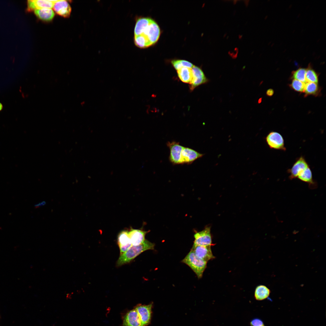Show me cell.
<instances>
[{"label":"cell","mask_w":326,"mask_h":326,"mask_svg":"<svg viewBox=\"0 0 326 326\" xmlns=\"http://www.w3.org/2000/svg\"><path fill=\"white\" fill-rule=\"evenodd\" d=\"M155 244L145 240L141 244L132 245L124 253L120 255L116 263L118 267L128 263L144 251L154 250Z\"/></svg>","instance_id":"cell-1"},{"label":"cell","mask_w":326,"mask_h":326,"mask_svg":"<svg viewBox=\"0 0 326 326\" xmlns=\"http://www.w3.org/2000/svg\"><path fill=\"white\" fill-rule=\"evenodd\" d=\"M181 262L189 266L197 275L198 279L201 278L206 267L207 262L197 257L192 251L187 254Z\"/></svg>","instance_id":"cell-2"},{"label":"cell","mask_w":326,"mask_h":326,"mask_svg":"<svg viewBox=\"0 0 326 326\" xmlns=\"http://www.w3.org/2000/svg\"><path fill=\"white\" fill-rule=\"evenodd\" d=\"M266 141L271 149L285 151L283 138L279 133L272 131L269 133L266 137Z\"/></svg>","instance_id":"cell-3"},{"label":"cell","mask_w":326,"mask_h":326,"mask_svg":"<svg viewBox=\"0 0 326 326\" xmlns=\"http://www.w3.org/2000/svg\"><path fill=\"white\" fill-rule=\"evenodd\" d=\"M160 33V31L159 26L153 20L140 35L145 37L152 45L158 41Z\"/></svg>","instance_id":"cell-4"},{"label":"cell","mask_w":326,"mask_h":326,"mask_svg":"<svg viewBox=\"0 0 326 326\" xmlns=\"http://www.w3.org/2000/svg\"><path fill=\"white\" fill-rule=\"evenodd\" d=\"M194 236L195 240L193 246L213 245L210 227H207L202 231L196 232Z\"/></svg>","instance_id":"cell-5"},{"label":"cell","mask_w":326,"mask_h":326,"mask_svg":"<svg viewBox=\"0 0 326 326\" xmlns=\"http://www.w3.org/2000/svg\"><path fill=\"white\" fill-rule=\"evenodd\" d=\"M203 154L189 148L183 147L182 150L179 164H190L198 158L202 157Z\"/></svg>","instance_id":"cell-6"},{"label":"cell","mask_w":326,"mask_h":326,"mask_svg":"<svg viewBox=\"0 0 326 326\" xmlns=\"http://www.w3.org/2000/svg\"><path fill=\"white\" fill-rule=\"evenodd\" d=\"M152 303L148 305H137L135 308L143 326L148 325L150 323L151 317Z\"/></svg>","instance_id":"cell-7"},{"label":"cell","mask_w":326,"mask_h":326,"mask_svg":"<svg viewBox=\"0 0 326 326\" xmlns=\"http://www.w3.org/2000/svg\"><path fill=\"white\" fill-rule=\"evenodd\" d=\"M170 150L169 160L173 164H179L181 152L183 146L179 142L173 141L168 142L167 143Z\"/></svg>","instance_id":"cell-8"},{"label":"cell","mask_w":326,"mask_h":326,"mask_svg":"<svg viewBox=\"0 0 326 326\" xmlns=\"http://www.w3.org/2000/svg\"><path fill=\"white\" fill-rule=\"evenodd\" d=\"M193 78L190 84V89L193 90L197 86L207 83L209 79L205 76L202 70L199 67L194 66L192 68Z\"/></svg>","instance_id":"cell-9"},{"label":"cell","mask_w":326,"mask_h":326,"mask_svg":"<svg viewBox=\"0 0 326 326\" xmlns=\"http://www.w3.org/2000/svg\"><path fill=\"white\" fill-rule=\"evenodd\" d=\"M191 250L197 257L207 262L215 258L212 252L211 245L193 246Z\"/></svg>","instance_id":"cell-10"},{"label":"cell","mask_w":326,"mask_h":326,"mask_svg":"<svg viewBox=\"0 0 326 326\" xmlns=\"http://www.w3.org/2000/svg\"><path fill=\"white\" fill-rule=\"evenodd\" d=\"M308 166L304 158L302 156L300 157L296 160L291 168L288 170V172L290 174V179L297 178L299 173Z\"/></svg>","instance_id":"cell-11"},{"label":"cell","mask_w":326,"mask_h":326,"mask_svg":"<svg viewBox=\"0 0 326 326\" xmlns=\"http://www.w3.org/2000/svg\"><path fill=\"white\" fill-rule=\"evenodd\" d=\"M56 0H29L27 1V11H28L37 9L52 8Z\"/></svg>","instance_id":"cell-12"},{"label":"cell","mask_w":326,"mask_h":326,"mask_svg":"<svg viewBox=\"0 0 326 326\" xmlns=\"http://www.w3.org/2000/svg\"><path fill=\"white\" fill-rule=\"evenodd\" d=\"M53 8L56 14L62 17L68 18L70 16L71 8L67 1L56 0Z\"/></svg>","instance_id":"cell-13"},{"label":"cell","mask_w":326,"mask_h":326,"mask_svg":"<svg viewBox=\"0 0 326 326\" xmlns=\"http://www.w3.org/2000/svg\"><path fill=\"white\" fill-rule=\"evenodd\" d=\"M123 326H143L135 309L126 313L123 317Z\"/></svg>","instance_id":"cell-14"},{"label":"cell","mask_w":326,"mask_h":326,"mask_svg":"<svg viewBox=\"0 0 326 326\" xmlns=\"http://www.w3.org/2000/svg\"><path fill=\"white\" fill-rule=\"evenodd\" d=\"M117 243L120 250V255L126 252L132 246L128 231L123 230L119 233L117 237Z\"/></svg>","instance_id":"cell-15"},{"label":"cell","mask_w":326,"mask_h":326,"mask_svg":"<svg viewBox=\"0 0 326 326\" xmlns=\"http://www.w3.org/2000/svg\"><path fill=\"white\" fill-rule=\"evenodd\" d=\"M149 231L131 228L128 231V235L132 245L137 246L142 243L145 240L146 234Z\"/></svg>","instance_id":"cell-16"},{"label":"cell","mask_w":326,"mask_h":326,"mask_svg":"<svg viewBox=\"0 0 326 326\" xmlns=\"http://www.w3.org/2000/svg\"><path fill=\"white\" fill-rule=\"evenodd\" d=\"M35 14L39 19L45 21H51L54 18L55 13L51 8H44L35 9Z\"/></svg>","instance_id":"cell-17"},{"label":"cell","mask_w":326,"mask_h":326,"mask_svg":"<svg viewBox=\"0 0 326 326\" xmlns=\"http://www.w3.org/2000/svg\"><path fill=\"white\" fill-rule=\"evenodd\" d=\"M153 20L149 18L143 17L138 19L136 22L134 28V36L141 34L143 30Z\"/></svg>","instance_id":"cell-18"},{"label":"cell","mask_w":326,"mask_h":326,"mask_svg":"<svg viewBox=\"0 0 326 326\" xmlns=\"http://www.w3.org/2000/svg\"><path fill=\"white\" fill-rule=\"evenodd\" d=\"M179 79L182 82L190 84L193 78V73L191 69L182 67L177 70Z\"/></svg>","instance_id":"cell-19"},{"label":"cell","mask_w":326,"mask_h":326,"mask_svg":"<svg viewBox=\"0 0 326 326\" xmlns=\"http://www.w3.org/2000/svg\"><path fill=\"white\" fill-rule=\"evenodd\" d=\"M297 177L302 181L308 183L310 186H314L315 184L313 180L312 172L309 166L300 172Z\"/></svg>","instance_id":"cell-20"},{"label":"cell","mask_w":326,"mask_h":326,"mask_svg":"<svg viewBox=\"0 0 326 326\" xmlns=\"http://www.w3.org/2000/svg\"><path fill=\"white\" fill-rule=\"evenodd\" d=\"M270 290L266 286L260 285L257 286L254 292V297L257 300L261 301L267 298L270 293Z\"/></svg>","instance_id":"cell-21"},{"label":"cell","mask_w":326,"mask_h":326,"mask_svg":"<svg viewBox=\"0 0 326 326\" xmlns=\"http://www.w3.org/2000/svg\"><path fill=\"white\" fill-rule=\"evenodd\" d=\"M134 42L136 46L141 48H146L152 45L148 40L141 35L134 36Z\"/></svg>","instance_id":"cell-22"},{"label":"cell","mask_w":326,"mask_h":326,"mask_svg":"<svg viewBox=\"0 0 326 326\" xmlns=\"http://www.w3.org/2000/svg\"><path fill=\"white\" fill-rule=\"evenodd\" d=\"M309 65L307 69H306L305 78L306 82H312L317 83L318 82V78L316 72Z\"/></svg>","instance_id":"cell-23"},{"label":"cell","mask_w":326,"mask_h":326,"mask_svg":"<svg viewBox=\"0 0 326 326\" xmlns=\"http://www.w3.org/2000/svg\"><path fill=\"white\" fill-rule=\"evenodd\" d=\"M306 69L299 68L292 72V77L304 83L306 82L305 78Z\"/></svg>","instance_id":"cell-24"},{"label":"cell","mask_w":326,"mask_h":326,"mask_svg":"<svg viewBox=\"0 0 326 326\" xmlns=\"http://www.w3.org/2000/svg\"><path fill=\"white\" fill-rule=\"evenodd\" d=\"M318 91V87L316 83L307 82L305 84L304 92L306 95L316 94Z\"/></svg>","instance_id":"cell-25"},{"label":"cell","mask_w":326,"mask_h":326,"mask_svg":"<svg viewBox=\"0 0 326 326\" xmlns=\"http://www.w3.org/2000/svg\"><path fill=\"white\" fill-rule=\"evenodd\" d=\"M305 84L299 81L293 79L290 84V86L295 91L299 92L304 91Z\"/></svg>","instance_id":"cell-26"},{"label":"cell","mask_w":326,"mask_h":326,"mask_svg":"<svg viewBox=\"0 0 326 326\" xmlns=\"http://www.w3.org/2000/svg\"><path fill=\"white\" fill-rule=\"evenodd\" d=\"M251 326H263L264 325L262 321L258 318L253 319L250 322Z\"/></svg>","instance_id":"cell-27"},{"label":"cell","mask_w":326,"mask_h":326,"mask_svg":"<svg viewBox=\"0 0 326 326\" xmlns=\"http://www.w3.org/2000/svg\"><path fill=\"white\" fill-rule=\"evenodd\" d=\"M171 63L174 68L177 70L183 67L181 65V60H174L171 61Z\"/></svg>","instance_id":"cell-28"},{"label":"cell","mask_w":326,"mask_h":326,"mask_svg":"<svg viewBox=\"0 0 326 326\" xmlns=\"http://www.w3.org/2000/svg\"><path fill=\"white\" fill-rule=\"evenodd\" d=\"M181 62L183 67L191 69L194 66L191 63L186 60H181Z\"/></svg>","instance_id":"cell-29"},{"label":"cell","mask_w":326,"mask_h":326,"mask_svg":"<svg viewBox=\"0 0 326 326\" xmlns=\"http://www.w3.org/2000/svg\"><path fill=\"white\" fill-rule=\"evenodd\" d=\"M274 92V91L273 89H269L267 90L266 93L267 96L270 97L273 95Z\"/></svg>","instance_id":"cell-30"},{"label":"cell","mask_w":326,"mask_h":326,"mask_svg":"<svg viewBox=\"0 0 326 326\" xmlns=\"http://www.w3.org/2000/svg\"><path fill=\"white\" fill-rule=\"evenodd\" d=\"M46 202L45 201H43L42 202H41L39 203H38L36 205H35V206L36 207H40V206H43V205H45L46 204Z\"/></svg>","instance_id":"cell-31"},{"label":"cell","mask_w":326,"mask_h":326,"mask_svg":"<svg viewBox=\"0 0 326 326\" xmlns=\"http://www.w3.org/2000/svg\"><path fill=\"white\" fill-rule=\"evenodd\" d=\"M3 108V106L2 103H0V111H2Z\"/></svg>","instance_id":"cell-32"},{"label":"cell","mask_w":326,"mask_h":326,"mask_svg":"<svg viewBox=\"0 0 326 326\" xmlns=\"http://www.w3.org/2000/svg\"><path fill=\"white\" fill-rule=\"evenodd\" d=\"M263 326H264V325H263Z\"/></svg>","instance_id":"cell-33"}]
</instances>
